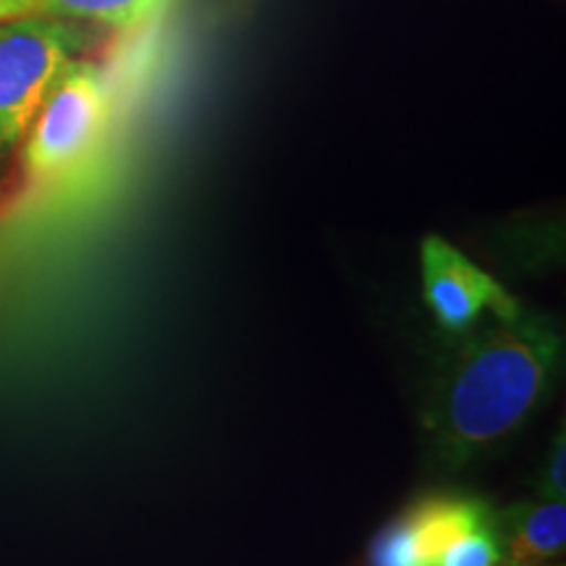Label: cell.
Returning <instances> with one entry per match:
<instances>
[{"instance_id":"obj_4","label":"cell","mask_w":566,"mask_h":566,"mask_svg":"<svg viewBox=\"0 0 566 566\" xmlns=\"http://www.w3.org/2000/svg\"><path fill=\"white\" fill-rule=\"evenodd\" d=\"M420 263L424 302L438 325L451 334L472 328L483 315H506L520 307L493 275L441 237L424 239Z\"/></svg>"},{"instance_id":"obj_9","label":"cell","mask_w":566,"mask_h":566,"mask_svg":"<svg viewBox=\"0 0 566 566\" xmlns=\"http://www.w3.org/2000/svg\"><path fill=\"white\" fill-rule=\"evenodd\" d=\"M564 438L554 443V454L548 459L546 467V495L548 499H564Z\"/></svg>"},{"instance_id":"obj_5","label":"cell","mask_w":566,"mask_h":566,"mask_svg":"<svg viewBox=\"0 0 566 566\" xmlns=\"http://www.w3.org/2000/svg\"><path fill=\"white\" fill-rule=\"evenodd\" d=\"M464 499H428L396 520L375 543V566H436L446 543L483 512Z\"/></svg>"},{"instance_id":"obj_8","label":"cell","mask_w":566,"mask_h":566,"mask_svg":"<svg viewBox=\"0 0 566 566\" xmlns=\"http://www.w3.org/2000/svg\"><path fill=\"white\" fill-rule=\"evenodd\" d=\"M501 562L499 535H495L491 514L483 509L475 520L467 522L459 533L446 543L436 566H495Z\"/></svg>"},{"instance_id":"obj_1","label":"cell","mask_w":566,"mask_h":566,"mask_svg":"<svg viewBox=\"0 0 566 566\" xmlns=\"http://www.w3.org/2000/svg\"><path fill=\"white\" fill-rule=\"evenodd\" d=\"M551 323L525 307L491 315L457 346L430 396L428 428L449 462H467L478 451L512 436L541 405L558 363Z\"/></svg>"},{"instance_id":"obj_7","label":"cell","mask_w":566,"mask_h":566,"mask_svg":"<svg viewBox=\"0 0 566 566\" xmlns=\"http://www.w3.org/2000/svg\"><path fill=\"white\" fill-rule=\"evenodd\" d=\"M564 499H548L516 514L512 541H509V558L516 566H533L543 558L556 556L564 548Z\"/></svg>"},{"instance_id":"obj_6","label":"cell","mask_w":566,"mask_h":566,"mask_svg":"<svg viewBox=\"0 0 566 566\" xmlns=\"http://www.w3.org/2000/svg\"><path fill=\"white\" fill-rule=\"evenodd\" d=\"M166 0H0V21L59 19L95 24L113 32H134L158 13Z\"/></svg>"},{"instance_id":"obj_2","label":"cell","mask_w":566,"mask_h":566,"mask_svg":"<svg viewBox=\"0 0 566 566\" xmlns=\"http://www.w3.org/2000/svg\"><path fill=\"white\" fill-rule=\"evenodd\" d=\"M113 116L116 84L111 76L92 61H71L21 142L30 181L53 187L84 171L103 150Z\"/></svg>"},{"instance_id":"obj_3","label":"cell","mask_w":566,"mask_h":566,"mask_svg":"<svg viewBox=\"0 0 566 566\" xmlns=\"http://www.w3.org/2000/svg\"><path fill=\"white\" fill-rule=\"evenodd\" d=\"M87 34L59 19L0 21V155L21 147L42 101Z\"/></svg>"}]
</instances>
